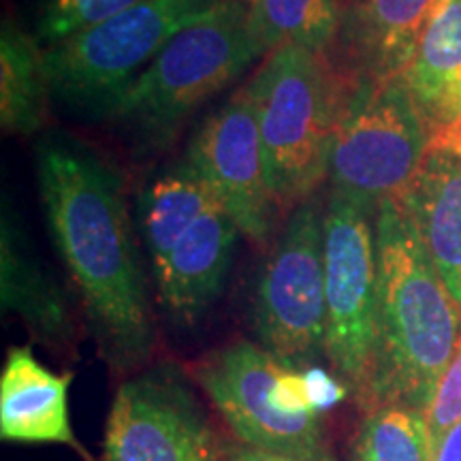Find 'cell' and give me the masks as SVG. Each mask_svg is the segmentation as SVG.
I'll return each instance as SVG.
<instances>
[{"label":"cell","instance_id":"8992f818","mask_svg":"<svg viewBox=\"0 0 461 461\" xmlns=\"http://www.w3.org/2000/svg\"><path fill=\"white\" fill-rule=\"evenodd\" d=\"M222 0H141L101 24L45 48L51 101L75 118H112L124 92L184 28Z\"/></svg>","mask_w":461,"mask_h":461},{"label":"cell","instance_id":"9a60e30c","mask_svg":"<svg viewBox=\"0 0 461 461\" xmlns=\"http://www.w3.org/2000/svg\"><path fill=\"white\" fill-rule=\"evenodd\" d=\"M73 372L45 367L31 346H14L0 376V436L5 442L62 445L84 461H95L75 436L68 417Z\"/></svg>","mask_w":461,"mask_h":461},{"label":"cell","instance_id":"30bf717a","mask_svg":"<svg viewBox=\"0 0 461 461\" xmlns=\"http://www.w3.org/2000/svg\"><path fill=\"white\" fill-rule=\"evenodd\" d=\"M188 378L173 363H157L126 378L109 408L103 461H224Z\"/></svg>","mask_w":461,"mask_h":461},{"label":"cell","instance_id":"484cf974","mask_svg":"<svg viewBox=\"0 0 461 461\" xmlns=\"http://www.w3.org/2000/svg\"><path fill=\"white\" fill-rule=\"evenodd\" d=\"M344 3H353V0H344Z\"/></svg>","mask_w":461,"mask_h":461},{"label":"cell","instance_id":"d4e9b609","mask_svg":"<svg viewBox=\"0 0 461 461\" xmlns=\"http://www.w3.org/2000/svg\"><path fill=\"white\" fill-rule=\"evenodd\" d=\"M434 461H461V420L436 442Z\"/></svg>","mask_w":461,"mask_h":461},{"label":"cell","instance_id":"4fadbf2b","mask_svg":"<svg viewBox=\"0 0 461 461\" xmlns=\"http://www.w3.org/2000/svg\"><path fill=\"white\" fill-rule=\"evenodd\" d=\"M0 295L3 310L22 319L31 336L58 355L75 357V327L67 295L34 252L31 235L5 199L0 218Z\"/></svg>","mask_w":461,"mask_h":461},{"label":"cell","instance_id":"277c9868","mask_svg":"<svg viewBox=\"0 0 461 461\" xmlns=\"http://www.w3.org/2000/svg\"><path fill=\"white\" fill-rule=\"evenodd\" d=\"M246 90L257 112L276 210L291 212L330 177L339 115L357 88L325 54L285 45L263 58Z\"/></svg>","mask_w":461,"mask_h":461},{"label":"cell","instance_id":"7402d4cb","mask_svg":"<svg viewBox=\"0 0 461 461\" xmlns=\"http://www.w3.org/2000/svg\"><path fill=\"white\" fill-rule=\"evenodd\" d=\"M141 0H39L34 37L43 48L122 14Z\"/></svg>","mask_w":461,"mask_h":461},{"label":"cell","instance_id":"ba28073f","mask_svg":"<svg viewBox=\"0 0 461 461\" xmlns=\"http://www.w3.org/2000/svg\"><path fill=\"white\" fill-rule=\"evenodd\" d=\"M325 210L314 194L288 212L255 288L258 344L293 367L325 353Z\"/></svg>","mask_w":461,"mask_h":461},{"label":"cell","instance_id":"3957f363","mask_svg":"<svg viewBox=\"0 0 461 461\" xmlns=\"http://www.w3.org/2000/svg\"><path fill=\"white\" fill-rule=\"evenodd\" d=\"M265 58L248 24L246 0H222L184 28L132 82L112 122L135 157L165 152L199 107Z\"/></svg>","mask_w":461,"mask_h":461},{"label":"cell","instance_id":"7c38bea8","mask_svg":"<svg viewBox=\"0 0 461 461\" xmlns=\"http://www.w3.org/2000/svg\"><path fill=\"white\" fill-rule=\"evenodd\" d=\"M438 0H353L327 58L350 86L403 77Z\"/></svg>","mask_w":461,"mask_h":461},{"label":"cell","instance_id":"44dd1931","mask_svg":"<svg viewBox=\"0 0 461 461\" xmlns=\"http://www.w3.org/2000/svg\"><path fill=\"white\" fill-rule=\"evenodd\" d=\"M436 440L423 411L395 403L367 408L348 461H434Z\"/></svg>","mask_w":461,"mask_h":461},{"label":"cell","instance_id":"603a6c76","mask_svg":"<svg viewBox=\"0 0 461 461\" xmlns=\"http://www.w3.org/2000/svg\"><path fill=\"white\" fill-rule=\"evenodd\" d=\"M425 417L436 442L461 420V338L451 363L438 383Z\"/></svg>","mask_w":461,"mask_h":461},{"label":"cell","instance_id":"ac0fdd59","mask_svg":"<svg viewBox=\"0 0 461 461\" xmlns=\"http://www.w3.org/2000/svg\"><path fill=\"white\" fill-rule=\"evenodd\" d=\"M216 205L221 201L214 190L186 158L167 167L141 190L137 216L152 272L163 267L188 229Z\"/></svg>","mask_w":461,"mask_h":461},{"label":"cell","instance_id":"5b68a950","mask_svg":"<svg viewBox=\"0 0 461 461\" xmlns=\"http://www.w3.org/2000/svg\"><path fill=\"white\" fill-rule=\"evenodd\" d=\"M194 383L240 445L305 461H336L308 374L258 342L238 339L201 359Z\"/></svg>","mask_w":461,"mask_h":461},{"label":"cell","instance_id":"e0dca14e","mask_svg":"<svg viewBox=\"0 0 461 461\" xmlns=\"http://www.w3.org/2000/svg\"><path fill=\"white\" fill-rule=\"evenodd\" d=\"M429 141L461 124V0H438L406 75Z\"/></svg>","mask_w":461,"mask_h":461},{"label":"cell","instance_id":"9c48e42d","mask_svg":"<svg viewBox=\"0 0 461 461\" xmlns=\"http://www.w3.org/2000/svg\"><path fill=\"white\" fill-rule=\"evenodd\" d=\"M376 214L330 193L325 210V357L366 411L376 363Z\"/></svg>","mask_w":461,"mask_h":461},{"label":"cell","instance_id":"2e32d148","mask_svg":"<svg viewBox=\"0 0 461 461\" xmlns=\"http://www.w3.org/2000/svg\"><path fill=\"white\" fill-rule=\"evenodd\" d=\"M400 205L461 308V154L429 143Z\"/></svg>","mask_w":461,"mask_h":461},{"label":"cell","instance_id":"5bb4252c","mask_svg":"<svg viewBox=\"0 0 461 461\" xmlns=\"http://www.w3.org/2000/svg\"><path fill=\"white\" fill-rule=\"evenodd\" d=\"M240 229L222 205L205 212L154 272L160 303L176 325H197L221 297Z\"/></svg>","mask_w":461,"mask_h":461},{"label":"cell","instance_id":"7a4b0ae2","mask_svg":"<svg viewBox=\"0 0 461 461\" xmlns=\"http://www.w3.org/2000/svg\"><path fill=\"white\" fill-rule=\"evenodd\" d=\"M374 222L376 363L367 408L395 403L425 412L457 350L461 308L400 201H384Z\"/></svg>","mask_w":461,"mask_h":461},{"label":"cell","instance_id":"cb8c5ba5","mask_svg":"<svg viewBox=\"0 0 461 461\" xmlns=\"http://www.w3.org/2000/svg\"><path fill=\"white\" fill-rule=\"evenodd\" d=\"M224 461H305V459L288 457V455H276V453L261 451V448H252L246 445H233V447H227Z\"/></svg>","mask_w":461,"mask_h":461},{"label":"cell","instance_id":"6da1fadb","mask_svg":"<svg viewBox=\"0 0 461 461\" xmlns=\"http://www.w3.org/2000/svg\"><path fill=\"white\" fill-rule=\"evenodd\" d=\"M37 182L96 348L115 374L141 372L157 338L122 176L88 143L54 132L37 143Z\"/></svg>","mask_w":461,"mask_h":461},{"label":"cell","instance_id":"8fae6325","mask_svg":"<svg viewBox=\"0 0 461 461\" xmlns=\"http://www.w3.org/2000/svg\"><path fill=\"white\" fill-rule=\"evenodd\" d=\"M184 158L210 184L240 233L258 248L267 246L278 210L267 182L257 112L246 86L207 115Z\"/></svg>","mask_w":461,"mask_h":461},{"label":"cell","instance_id":"52a82bcc","mask_svg":"<svg viewBox=\"0 0 461 461\" xmlns=\"http://www.w3.org/2000/svg\"><path fill=\"white\" fill-rule=\"evenodd\" d=\"M429 148L406 79L361 84L346 101L330 158L331 193L372 214L400 201Z\"/></svg>","mask_w":461,"mask_h":461},{"label":"cell","instance_id":"d6986e66","mask_svg":"<svg viewBox=\"0 0 461 461\" xmlns=\"http://www.w3.org/2000/svg\"><path fill=\"white\" fill-rule=\"evenodd\" d=\"M51 88L45 48L15 20L0 31V124L11 135H34L48 120Z\"/></svg>","mask_w":461,"mask_h":461},{"label":"cell","instance_id":"ffe728a7","mask_svg":"<svg viewBox=\"0 0 461 461\" xmlns=\"http://www.w3.org/2000/svg\"><path fill=\"white\" fill-rule=\"evenodd\" d=\"M248 24L263 54L299 45L327 54L342 26L344 0H246Z\"/></svg>","mask_w":461,"mask_h":461}]
</instances>
